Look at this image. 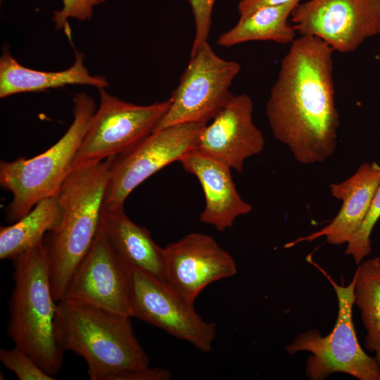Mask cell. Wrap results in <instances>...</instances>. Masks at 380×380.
<instances>
[{"instance_id": "6da1fadb", "label": "cell", "mask_w": 380, "mask_h": 380, "mask_svg": "<svg viewBox=\"0 0 380 380\" xmlns=\"http://www.w3.org/2000/svg\"><path fill=\"white\" fill-rule=\"evenodd\" d=\"M333 51L317 37L295 39L281 60L267 102L272 134L303 164L323 162L336 148L339 115Z\"/></svg>"}, {"instance_id": "7a4b0ae2", "label": "cell", "mask_w": 380, "mask_h": 380, "mask_svg": "<svg viewBox=\"0 0 380 380\" xmlns=\"http://www.w3.org/2000/svg\"><path fill=\"white\" fill-rule=\"evenodd\" d=\"M131 317L72 298L57 302L54 332L59 347L81 356L91 380H116L124 372L149 367Z\"/></svg>"}, {"instance_id": "3957f363", "label": "cell", "mask_w": 380, "mask_h": 380, "mask_svg": "<svg viewBox=\"0 0 380 380\" xmlns=\"http://www.w3.org/2000/svg\"><path fill=\"white\" fill-rule=\"evenodd\" d=\"M113 158L74 167L58 193L61 220L44 239L56 302L63 298L99 232Z\"/></svg>"}, {"instance_id": "277c9868", "label": "cell", "mask_w": 380, "mask_h": 380, "mask_svg": "<svg viewBox=\"0 0 380 380\" xmlns=\"http://www.w3.org/2000/svg\"><path fill=\"white\" fill-rule=\"evenodd\" d=\"M13 289L8 302V337L48 374H57L63 351L54 332L56 303L44 241L13 260Z\"/></svg>"}, {"instance_id": "5b68a950", "label": "cell", "mask_w": 380, "mask_h": 380, "mask_svg": "<svg viewBox=\"0 0 380 380\" xmlns=\"http://www.w3.org/2000/svg\"><path fill=\"white\" fill-rule=\"evenodd\" d=\"M72 124L46 151L30 158L0 163V185L12 194L6 221L13 223L42 200L58 194L74 167L76 156L96 111L93 98L84 92L73 98Z\"/></svg>"}, {"instance_id": "8992f818", "label": "cell", "mask_w": 380, "mask_h": 380, "mask_svg": "<svg viewBox=\"0 0 380 380\" xmlns=\"http://www.w3.org/2000/svg\"><path fill=\"white\" fill-rule=\"evenodd\" d=\"M334 287L338 300V315L332 331L322 336L317 330L299 334L286 350L291 355L307 351L311 355L306 362V375L312 380H322L336 372L345 373L359 380H380L374 357L360 346L353 321L356 275L348 286L336 284L322 269Z\"/></svg>"}, {"instance_id": "52a82bcc", "label": "cell", "mask_w": 380, "mask_h": 380, "mask_svg": "<svg viewBox=\"0 0 380 380\" xmlns=\"http://www.w3.org/2000/svg\"><path fill=\"white\" fill-rule=\"evenodd\" d=\"M240 70L239 63L222 58L208 42L203 43L190 54L170 97V106L155 131L179 124H208L229 99L230 86Z\"/></svg>"}, {"instance_id": "ba28073f", "label": "cell", "mask_w": 380, "mask_h": 380, "mask_svg": "<svg viewBox=\"0 0 380 380\" xmlns=\"http://www.w3.org/2000/svg\"><path fill=\"white\" fill-rule=\"evenodd\" d=\"M205 125L184 123L155 131L131 148L113 156L102 208H123L126 199L137 186L196 149Z\"/></svg>"}, {"instance_id": "9c48e42d", "label": "cell", "mask_w": 380, "mask_h": 380, "mask_svg": "<svg viewBox=\"0 0 380 380\" xmlns=\"http://www.w3.org/2000/svg\"><path fill=\"white\" fill-rule=\"evenodd\" d=\"M100 103L82 139L74 167L119 155L153 132L170 99L150 105L125 102L99 89Z\"/></svg>"}, {"instance_id": "30bf717a", "label": "cell", "mask_w": 380, "mask_h": 380, "mask_svg": "<svg viewBox=\"0 0 380 380\" xmlns=\"http://www.w3.org/2000/svg\"><path fill=\"white\" fill-rule=\"evenodd\" d=\"M291 16L300 36L317 37L343 53L380 34V0H309Z\"/></svg>"}, {"instance_id": "8fae6325", "label": "cell", "mask_w": 380, "mask_h": 380, "mask_svg": "<svg viewBox=\"0 0 380 380\" xmlns=\"http://www.w3.org/2000/svg\"><path fill=\"white\" fill-rule=\"evenodd\" d=\"M131 317L139 319L202 352L212 350L216 326L202 319L194 305L165 281L132 269Z\"/></svg>"}, {"instance_id": "7c38bea8", "label": "cell", "mask_w": 380, "mask_h": 380, "mask_svg": "<svg viewBox=\"0 0 380 380\" xmlns=\"http://www.w3.org/2000/svg\"><path fill=\"white\" fill-rule=\"evenodd\" d=\"M165 281L189 303L213 282L234 276V258L210 236L193 232L163 248Z\"/></svg>"}, {"instance_id": "4fadbf2b", "label": "cell", "mask_w": 380, "mask_h": 380, "mask_svg": "<svg viewBox=\"0 0 380 380\" xmlns=\"http://www.w3.org/2000/svg\"><path fill=\"white\" fill-rule=\"evenodd\" d=\"M132 283V269L114 252L100 227L63 298L84 301L131 317Z\"/></svg>"}, {"instance_id": "5bb4252c", "label": "cell", "mask_w": 380, "mask_h": 380, "mask_svg": "<svg viewBox=\"0 0 380 380\" xmlns=\"http://www.w3.org/2000/svg\"><path fill=\"white\" fill-rule=\"evenodd\" d=\"M253 110L250 96L232 93L223 108L203 127L196 149L241 172L245 160L265 147V138L253 122Z\"/></svg>"}, {"instance_id": "9a60e30c", "label": "cell", "mask_w": 380, "mask_h": 380, "mask_svg": "<svg viewBox=\"0 0 380 380\" xmlns=\"http://www.w3.org/2000/svg\"><path fill=\"white\" fill-rule=\"evenodd\" d=\"M179 162L197 178L202 188L205 207L200 214V222L224 232L233 226L239 216L252 210V205L239 194L231 169L226 165L196 149L187 153Z\"/></svg>"}, {"instance_id": "2e32d148", "label": "cell", "mask_w": 380, "mask_h": 380, "mask_svg": "<svg viewBox=\"0 0 380 380\" xmlns=\"http://www.w3.org/2000/svg\"><path fill=\"white\" fill-rule=\"evenodd\" d=\"M380 182V165L363 163L350 178L330 184L331 196L342 201L337 215L327 226L308 236L299 237L286 247L325 236L333 245L348 243L362 225Z\"/></svg>"}, {"instance_id": "e0dca14e", "label": "cell", "mask_w": 380, "mask_h": 380, "mask_svg": "<svg viewBox=\"0 0 380 380\" xmlns=\"http://www.w3.org/2000/svg\"><path fill=\"white\" fill-rule=\"evenodd\" d=\"M100 227L112 249L129 267L165 281L163 248L146 227L132 222L124 208H102Z\"/></svg>"}, {"instance_id": "ac0fdd59", "label": "cell", "mask_w": 380, "mask_h": 380, "mask_svg": "<svg viewBox=\"0 0 380 380\" xmlns=\"http://www.w3.org/2000/svg\"><path fill=\"white\" fill-rule=\"evenodd\" d=\"M69 84H84L99 89L108 87L105 76L91 75L84 64V53L75 50V61L69 68L56 72L39 71L23 66L5 48L0 58V98L43 91Z\"/></svg>"}, {"instance_id": "d6986e66", "label": "cell", "mask_w": 380, "mask_h": 380, "mask_svg": "<svg viewBox=\"0 0 380 380\" xmlns=\"http://www.w3.org/2000/svg\"><path fill=\"white\" fill-rule=\"evenodd\" d=\"M300 0L260 8L248 15L240 16L236 24L218 37L216 43L231 47L250 41H272L291 44L296 30L288 23V18Z\"/></svg>"}, {"instance_id": "ffe728a7", "label": "cell", "mask_w": 380, "mask_h": 380, "mask_svg": "<svg viewBox=\"0 0 380 380\" xmlns=\"http://www.w3.org/2000/svg\"><path fill=\"white\" fill-rule=\"evenodd\" d=\"M61 217L58 194L46 198L18 220L0 228V259L13 260L44 241Z\"/></svg>"}, {"instance_id": "44dd1931", "label": "cell", "mask_w": 380, "mask_h": 380, "mask_svg": "<svg viewBox=\"0 0 380 380\" xmlns=\"http://www.w3.org/2000/svg\"><path fill=\"white\" fill-rule=\"evenodd\" d=\"M355 304L366 330L364 345L374 358L380 372V258L359 264L355 272Z\"/></svg>"}, {"instance_id": "7402d4cb", "label": "cell", "mask_w": 380, "mask_h": 380, "mask_svg": "<svg viewBox=\"0 0 380 380\" xmlns=\"http://www.w3.org/2000/svg\"><path fill=\"white\" fill-rule=\"evenodd\" d=\"M380 218V182L372 198L367 215L359 228L347 243L345 254L352 256L357 265L362 262L372 251L371 234Z\"/></svg>"}, {"instance_id": "603a6c76", "label": "cell", "mask_w": 380, "mask_h": 380, "mask_svg": "<svg viewBox=\"0 0 380 380\" xmlns=\"http://www.w3.org/2000/svg\"><path fill=\"white\" fill-rule=\"evenodd\" d=\"M0 360L4 367L13 372L20 380H54L25 350L15 346L0 350Z\"/></svg>"}, {"instance_id": "cb8c5ba5", "label": "cell", "mask_w": 380, "mask_h": 380, "mask_svg": "<svg viewBox=\"0 0 380 380\" xmlns=\"http://www.w3.org/2000/svg\"><path fill=\"white\" fill-rule=\"evenodd\" d=\"M104 1L106 0H62L63 8L60 11H53L52 19L56 29L58 31L64 30L68 36H70V27L68 20H90L93 15L94 7Z\"/></svg>"}, {"instance_id": "d4e9b609", "label": "cell", "mask_w": 380, "mask_h": 380, "mask_svg": "<svg viewBox=\"0 0 380 380\" xmlns=\"http://www.w3.org/2000/svg\"><path fill=\"white\" fill-rule=\"evenodd\" d=\"M215 1L189 0L195 25V34L191 53H194L203 43L208 42L212 25L213 9Z\"/></svg>"}, {"instance_id": "484cf974", "label": "cell", "mask_w": 380, "mask_h": 380, "mask_svg": "<svg viewBox=\"0 0 380 380\" xmlns=\"http://www.w3.org/2000/svg\"><path fill=\"white\" fill-rule=\"evenodd\" d=\"M172 375L163 367H146L132 369L120 374L116 380H169Z\"/></svg>"}, {"instance_id": "4316f807", "label": "cell", "mask_w": 380, "mask_h": 380, "mask_svg": "<svg viewBox=\"0 0 380 380\" xmlns=\"http://www.w3.org/2000/svg\"><path fill=\"white\" fill-rule=\"evenodd\" d=\"M290 1L291 0H240L237 9L239 15L243 16L262 7L281 5Z\"/></svg>"}]
</instances>
